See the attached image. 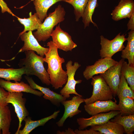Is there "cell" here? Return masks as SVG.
Returning a JSON list of instances; mask_svg holds the SVG:
<instances>
[{
  "mask_svg": "<svg viewBox=\"0 0 134 134\" xmlns=\"http://www.w3.org/2000/svg\"><path fill=\"white\" fill-rule=\"evenodd\" d=\"M85 110L89 115L92 116L98 113L108 112L112 110H120L116 100H97L84 105Z\"/></svg>",
  "mask_w": 134,
  "mask_h": 134,
  "instance_id": "14",
  "label": "cell"
},
{
  "mask_svg": "<svg viewBox=\"0 0 134 134\" xmlns=\"http://www.w3.org/2000/svg\"><path fill=\"white\" fill-rule=\"evenodd\" d=\"M16 17L19 22L24 25V28L23 31L19 34V36L27 31L37 30L42 23L36 13L32 15L31 12L29 13L28 18H22L16 16Z\"/></svg>",
  "mask_w": 134,
  "mask_h": 134,
  "instance_id": "21",
  "label": "cell"
},
{
  "mask_svg": "<svg viewBox=\"0 0 134 134\" xmlns=\"http://www.w3.org/2000/svg\"><path fill=\"white\" fill-rule=\"evenodd\" d=\"M0 60L1 61H6V60H1V59H0Z\"/></svg>",
  "mask_w": 134,
  "mask_h": 134,
  "instance_id": "36",
  "label": "cell"
},
{
  "mask_svg": "<svg viewBox=\"0 0 134 134\" xmlns=\"http://www.w3.org/2000/svg\"><path fill=\"white\" fill-rule=\"evenodd\" d=\"M124 59L122 58L116 65L113 66L104 73L100 74L112 90L113 96L117 95L120 80L121 69Z\"/></svg>",
  "mask_w": 134,
  "mask_h": 134,
  "instance_id": "10",
  "label": "cell"
},
{
  "mask_svg": "<svg viewBox=\"0 0 134 134\" xmlns=\"http://www.w3.org/2000/svg\"><path fill=\"white\" fill-rule=\"evenodd\" d=\"M25 78L31 87L34 89H37L43 94V98L49 100L54 105L58 107L60 106L61 103L66 100L67 98L61 94H58L51 90L49 88L44 87L37 84L32 77L25 75Z\"/></svg>",
  "mask_w": 134,
  "mask_h": 134,
  "instance_id": "15",
  "label": "cell"
},
{
  "mask_svg": "<svg viewBox=\"0 0 134 134\" xmlns=\"http://www.w3.org/2000/svg\"><path fill=\"white\" fill-rule=\"evenodd\" d=\"M20 36L22 40L24 42V44L19 51L18 53L32 50L36 52L40 56L43 57L45 54L48 52L49 47L45 48L41 46L33 34L32 31L25 32Z\"/></svg>",
  "mask_w": 134,
  "mask_h": 134,
  "instance_id": "13",
  "label": "cell"
},
{
  "mask_svg": "<svg viewBox=\"0 0 134 134\" xmlns=\"http://www.w3.org/2000/svg\"><path fill=\"white\" fill-rule=\"evenodd\" d=\"M110 121L122 125L124 129L125 133L133 134L134 131V114L121 115L119 114Z\"/></svg>",
  "mask_w": 134,
  "mask_h": 134,
  "instance_id": "22",
  "label": "cell"
},
{
  "mask_svg": "<svg viewBox=\"0 0 134 134\" xmlns=\"http://www.w3.org/2000/svg\"><path fill=\"white\" fill-rule=\"evenodd\" d=\"M51 36L53 42L58 49L66 52L71 51L77 46L72 41L70 35L61 28L60 24L53 30Z\"/></svg>",
  "mask_w": 134,
  "mask_h": 134,
  "instance_id": "9",
  "label": "cell"
},
{
  "mask_svg": "<svg viewBox=\"0 0 134 134\" xmlns=\"http://www.w3.org/2000/svg\"><path fill=\"white\" fill-rule=\"evenodd\" d=\"M66 13L64 7L59 4L54 12L49 14L44 22L33 33L38 41H45L50 37L54 27L65 20Z\"/></svg>",
  "mask_w": 134,
  "mask_h": 134,
  "instance_id": "3",
  "label": "cell"
},
{
  "mask_svg": "<svg viewBox=\"0 0 134 134\" xmlns=\"http://www.w3.org/2000/svg\"><path fill=\"white\" fill-rule=\"evenodd\" d=\"M9 93L0 86V106L8 105L6 102V100Z\"/></svg>",
  "mask_w": 134,
  "mask_h": 134,
  "instance_id": "31",
  "label": "cell"
},
{
  "mask_svg": "<svg viewBox=\"0 0 134 134\" xmlns=\"http://www.w3.org/2000/svg\"><path fill=\"white\" fill-rule=\"evenodd\" d=\"M84 102V99L77 95L73 97L68 100H65L61 102L64 106L65 111L64 114L60 120L56 123L59 127H62L68 117L72 118L81 112L78 108L82 103Z\"/></svg>",
  "mask_w": 134,
  "mask_h": 134,
  "instance_id": "11",
  "label": "cell"
},
{
  "mask_svg": "<svg viewBox=\"0 0 134 134\" xmlns=\"http://www.w3.org/2000/svg\"><path fill=\"white\" fill-rule=\"evenodd\" d=\"M118 34L113 39L109 40L102 35L100 36L101 48L100 55L101 58H111L115 54L122 51L125 48L124 42L127 40L125 37L126 34Z\"/></svg>",
  "mask_w": 134,
  "mask_h": 134,
  "instance_id": "5",
  "label": "cell"
},
{
  "mask_svg": "<svg viewBox=\"0 0 134 134\" xmlns=\"http://www.w3.org/2000/svg\"><path fill=\"white\" fill-rule=\"evenodd\" d=\"M88 0H62L71 4L74 8V13L76 21H79L82 17Z\"/></svg>",
  "mask_w": 134,
  "mask_h": 134,
  "instance_id": "30",
  "label": "cell"
},
{
  "mask_svg": "<svg viewBox=\"0 0 134 134\" xmlns=\"http://www.w3.org/2000/svg\"><path fill=\"white\" fill-rule=\"evenodd\" d=\"M1 133L2 132H1L0 131V134H1Z\"/></svg>",
  "mask_w": 134,
  "mask_h": 134,
  "instance_id": "37",
  "label": "cell"
},
{
  "mask_svg": "<svg viewBox=\"0 0 134 134\" xmlns=\"http://www.w3.org/2000/svg\"><path fill=\"white\" fill-rule=\"evenodd\" d=\"M23 95L22 92L10 93L6 100V102L7 104L11 103L14 107L15 112L18 119V127L15 134H17L21 127L22 121L29 114L25 105L26 99L23 97Z\"/></svg>",
  "mask_w": 134,
  "mask_h": 134,
  "instance_id": "7",
  "label": "cell"
},
{
  "mask_svg": "<svg viewBox=\"0 0 134 134\" xmlns=\"http://www.w3.org/2000/svg\"><path fill=\"white\" fill-rule=\"evenodd\" d=\"M74 131L76 134H101L100 132L95 131L91 128L88 130L76 129Z\"/></svg>",
  "mask_w": 134,
  "mask_h": 134,
  "instance_id": "32",
  "label": "cell"
},
{
  "mask_svg": "<svg viewBox=\"0 0 134 134\" xmlns=\"http://www.w3.org/2000/svg\"><path fill=\"white\" fill-rule=\"evenodd\" d=\"M57 134H76L73 129L70 128H68L65 131H58L56 132Z\"/></svg>",
  "mask_w": 134,
  "mask_h": 134,
  "instance_id": "35",
  "label": "cell"
},
{
  "mask_svg": "<svg viewBox=\"0 0 134 134\" xmlns=\"http://www.w3.org/2000/svg\"><path fill=\"white\" fill-rule=\"evenodd\" d=\"M12 120L11 112L8 105L0 106V131L2 134H10Z\"/></svg>",
  "mask_w": 134,
  "mask_h": 134,
  "instance_id": "20",
  "label": "cell"
},
{
  "mask_svg": "<svg viewBox=\"0 0 134 134\" xmlns=\"http://www.w3.org/2000/svg\"><path fill=\"white\" fill-rule=\"evenodd\" d=\"M25 53V58L20 59L18 65L20 67H25V74L28 76L35 75L42 83L50 85L49 75L44 66V58L37 55L32 50L26 51Z\"/></svg>",
  "mask_w": 134,
  "mask_h": 134,
  "instance_id": "2",
  "label": "cell"
},
{
  "mask_svg": "<svg viewBox=\"0 0 134 134\" xmlns=\"http://www.w3.org/2000/svg\"><path fill=\"white\" fill-rule=\"evenodd\" d=\"M0 86L9 93L25 92L41 97L43 95L41 92L32 89L28 84L22 81L12 82L0 78Z\"/></svg>",
  "mask_w": 134,
  "mask_h": 134,
  "instance_id": "16",
  "label": "cell"
},
{
  "mask_svg": "<svg viewBox=\"0 0 134 134\" xmlns=\"http://www.w3.org/2000/svg\"><path fill=\"white\" fill-rule=\"evenodd\" d=\"M91 84L93 86L92 95L90 98L84 99L86 104L97 100H107L113 99L114 96L112 90L100 75L93 76Z\"/></svg>",
  "mask_w": 134,
  "mask_h": 134,
  "instance_id": "4",
  "label": "cell"
},
{
  "mask_svg": "<svg viewBox=\"0 0 134 134\" xmlns=\"http://www.w3.org/2000/svg\"><path fill=\"white\" fill-rule=\"evenodd\" d=\"M93 130L100 132L101 134H123L125 133L123 126L110 120L103 124L91 126Z\"/></svg>",
  "mask_w": 134,
  "mask_h": 134,
  "instance_id": "19",
  "label": "cell"
},
{
  "mask_svg": "<svg viewBox=\"0 0 134 134\" xmlns=\"http://www.w3.org/2000/svg\"><path fill=\"white\" fill-rule=\"evenodd\" d=\"M59 110L55 111L52 115L40 120L34 121L29 116L26 117L24 120L25 122L24 127L22 129L19 131L17 134H29L36 128L40 126H44L49 120L55 119L59 113Z\"/></svg>",
  "mask_w": 134,
  "mask_h": 134,
  "instance_id": "18",
  "label": "cell"
},
{
  "mask_svg": "<svg viewBox=\"0 0 134 134\" xmlns=\"http://www.w3.org/2000/svg\"><path fill=\"white\" fill-rule=\"evenodd\" d=\"M120 113L119 110H112L106 113L96 114L89 118H79L77 119L78 129L84 130L89 126L103 124Z\"/></svg>",
  "mask_w": 134,
  "mask_h": 134,
  "instance_id": "8",
  "label": "cell"
},
{
  "mask_svg": "<svg viewBox=\"0 0 134 134\" xmlns=\"http://www.w3.org/2000/svg\"><path fill=\"white\" fill-rule=\"evenodd\" d=\"M128 34L127 44L122 51L121 57L127 59L129 65H134V31L131 30Z\"/></svg>",
  "mask_w": 134,
  "mask_h": 134,
  "instance_id": "25",
  "label": "cell"
},
{
  "mask_svg": "<svg viewBox=\"0 0 134 134\" xmlns=\"http://www.w3.org/2000/svg\"><path fill=\"white\" fill-rule=\"evenodd\" d=\"M118 104L121 115L134 114V99L127 97L119 99Z\"/></svg>",
  "mask_w": 134,
  "mask_h": 134,
  "instance_id": "29",
  "label": "cell"
},
{
  "mask_svg": "<svg viewBox=\"0 0 134 134\" xmlns=\"http://www.w3.org/2000/svg\"><path fill=\"white\" fill-rule=\"evenodd\" d=\"M72 64V61L69 60L66 65L67 80L65 85L60 92V94L66 98H69L70 94H74L82 97V95L78 94L75 90L76 85L81 83L82 80L80 79L76 80L74 78L76 70L81 67V65L77 62H74L73 65Z\"/></svg>",
  "mask_w": 134,
  "mask_h": 134,
  "instance_id": "6",
  "label": "cell"
},
{
  "mask_svg": "<svg viewBox=\"0 0 134 134\" xmlns=\"http://www.w3.org/2000/svg\"><path fill=\"white\" fill-rule=\"evenodd\" d=\"M121 72L134 91V65H129L124 60L121 66Z\"/></svg>",
  "mask_w": 134,
  "mask_h": 134,
  "instance_id": "28",
  "label": "cell"
},
{
  "mask_svg": "<svg viewBox=\"0 0 134 134\" xmlns=\"http://www.w3.org/2000/svg\"><path fill=\"white\" fill-rule=\"evenodd\" d=\"M0 6L1 9V12L3 13L7 12L13 16H16L12 13L11 10L8 7L6 3L3 0H0Z\"/></svg>",
  "mask_w": 134,
  "mask_h": 134,
  "instance_id": "33",
  "label": "cell"
},
{
  "mask_svg": "<svg viewBox=\"0 0 134 134\" xmlns=\"http://www.w3.org/2000/svg\"><path fill=\"white\" fill-rule=\"evenodd\" d=\"M62 0H31L33 1L36 13L38 18L42 22L48 15V10L52 5Z\"/></svg>",
  "mask_w": 134,
  "mask_h": 134,
  "instance_id": "23",
  "label": "cell"
},
{
  "mask_svg": "<svg viewBox=\"0 0 134 134\" xmlns=\"http://www.w3.org/2000/svg\"><path fill=\"white\" fill-rule=\"evenodd\" d=\"M25 71L24 67L18 68H0V78L8 81H20L22 75L25 74Z\"/></svg>",
  "mask_w": 134,
  "mask_h": 134,
  "instance_id": "24",
  "label": "cell"
},
{
  "mask_svg": "<svg viewBox=\"0 0 134 134\" xmlns=\"http://www.w3.org/2000/svg\"><path fill=\"white\" fill-rule=\"evenodd\" d=\"M98 6L97 0H88L82 17L85 29L89 26L91 23L98 28L97 25L92 21V17L96 8Z\"/></svg>",
  "mask_w": 134,
  "mask_h": 134,
  "instance_id": "26",
  "label": "cell"
},
{
  "mask_svg": "<svg viewBox=\"0 0 134 134\" xmlns=\"http://www.w3.org/2000/svg\"><path fill=\"white\" fill-rule=\"evenodd\" d=\"M48 52L45 54L43 60L48 65L47 71L49 74L51 84L55 89L62 87L67 82V75L62 68V64L65 62L63 58L58 53V48L52 41L48 42Z\"/></svg>",
  "mask_w": 134,
  "mask_h": 134,
  "instance_id": "1",
  "label": "cell"
},
{
  "mask_svg": "<svg viewBox=\"0 0 134 134\" xmlns=\"http://www.w3.org/2000/svg\"><path fill=\"white\" fill-rule=\"evenodd\" d=\"M118 62L112 58H101L96 61L93 65L86 67L83 72V76L87 80L90 79L95 75L104 73Z\"/></svg>",
  "mask_w": 134,
  "mask_h": 134,
  "instance_id": "12",
  "label": "cell"
},
{
  "mask_svg": "<svg viewBox=\"0 0 134 134\" xmlns=\"http://www.w3.org/2000/svg\"><path fill=\"white\" fill-rule=\"evenodd\" d=\"M128 30H131L134 31V13H133L130 18L127 24Z\"/></svg>",
  "mask_w": 134,
  "mask_h": 134,
  "instance_id": "34",
  "label": "cell"
},
{
  "mask_svg": "<svg viewBox=\"0 0 134 134\" xmlns=\"http://www.w3.org/2000/svg\"><path fill=\"white\" fill-rule=\"evenodd\" d=\"M117 95L119 99L129 97L134 99V91L128 86L126 79L121 74Z\"/></svg>",
  "mask_w": 134,
  "mask_h": 134,
  "instance_id": "27",
  "label": "cell"
},
{
  "mask_svg": "<svg viewBox=\"0 0 134 134\" xmlns=\"http://www.w3.org/2000/svg\"><path fill=\"white\" fill-rule=\"evenodd\" d=\"M134 13V1L133 0H120L111 15L113 20L118 21L124 18H130Z\"/></svg>",
  "mask_w": 134,
  "mask_h": 134,
  "instance_id": "17",
  "label": "cell"
}]
</instances>
